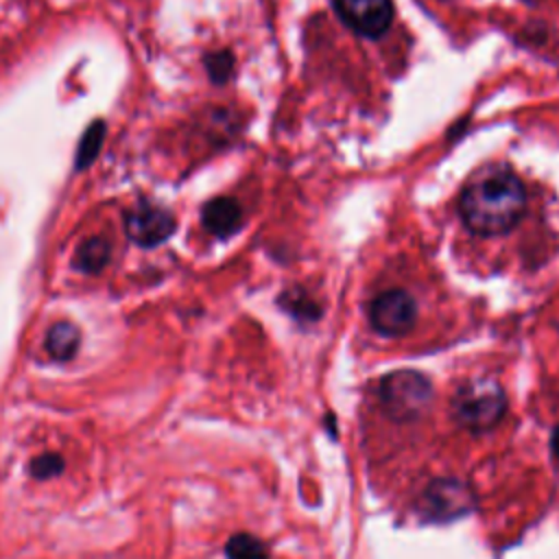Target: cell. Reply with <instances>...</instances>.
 I'll use <instances>...</instances> for the list:
<instances>
[{"mask_svg":"<svg viewBox=\"0 0 559 559\" xmlns=\"http://www.w3.org/2000/svg\"><path fill=\"white\" fill-rule=\"evenodd\" d=\"M526 207V190L511 170H489L474 179L459 199L465 227L480 236L509 231Z\"/></svg>","mask_w":559,"mask_h":559,"instance_id":"obj_1","label":"cell"},{"mask_svg":"<svg viewBox=\"0 0 559 559\" xmlns=\"http://www.w3.org/2000/svg\"><path fill=\"white\" fill-rule=\"evenodd\" d=\"M378 397L386 415L395 421H411L421 417L432 400L430 380L413 369L386 373L378 384Z\"/></svg>","mask_w":559,"mask_h":559,"instance_id":"obj_2","label":"cell"},{"mask_svg":"<svg viewBox=\"0 0 559 559\" xmlns=\"http://www.w3.org/2000/svg\"><path fill=\"white\" fill-rule=\"evenodd\" d=\"M452 408L465 428L487 430L502 419L507 411V395L493 380H472L459 389Z\"/></svg>","mask_w":559,"mask_h":559,"instance_id":"obj_3","label":"cell"},{"mask_svg":"<svg viewBox=\"0 0 559 559\" xmlns=\"http://www.w3.org/2000/svg\"><path fill=\"white\" fill-rule=\"evenodd\" d=\"M417 319L415 299L402 290H384L369 306V321L373 330L382 336H402L406 334Z\"/></svg>","mask_w":559,"mask_h":559,"instance_id":"obj_4","label":"cell"},{"mask_svg":"<svg viewBox=\"0 0 559 559\" xmlns=\"http://www.w3.org/2000/svg\"><path fill=\"white\" fill-rule=\"evenodd\" d=\"M124 229L135 245L157 247L170 238L177 229V221L166 207L140 201L124 214Z\"/></svg>","mask_w":559,"mask_h":559,"instance_id":"obj_5","label":"cell"},{"mask_svg":"<svg viewBox=\"0 0 559 559\" xmlns=\"http://www.w3.org/2000/svg\"><path fill=\"white\" fill-rule=\"evenodd\" d=\"M474 504L472 489L456 478L432 480L419 502L424 518L428 520H452L467 513Z\"/></svg>","mask_w":559,"mask_h":559,"instance_id":"obj_6","label":"cell"},{"mask_svg":"<svg viewBox=\"0 0 559 559\" xmlns=\"http://www.w3.org/2000/svg\"><path fill=\"white\" fill-rule=\"evenodd\" d=\"M343 22L362 37H380L393 20L391 0H334Z\"/></svg>","mask_w":559,"mask_h":559,"instance_id":"obj_7","label":"cell"},{"mask_svg":"<svg viewBox=\"0 0 559 559\" xmlns=\"http://www.w3.org/2000/svg\"><path fill=\"white\" fill-rule=\"evenodd\" d=\"M201 223L203 227L218 238H227L242 225V210L238 201L229 197H216L210 199L201 210Z\"/></svg>","mask_w":559,"mask_h":559,"instance_id":"obj_8","label":"cell"},{"mask_svg":"<svg viewBox=\"0 0 559 559\" xmlns=\"http://www.w3.org/2000/svg\"><path fill=\"white\" fill-rule=\"evenodd\" d=\"M109 258H111V242L105 236H92V238H85L76 247L74 266L81 273L96 275V273H100L107 266Z\"/></svg>","mask_w":559,"mask_h":559,"instance_id":"obj_9","label":"cell"},{"mask_svg":"<svg viewBox=\"0 0 559 559\" xmlns=\"http://www.w3.org/2000/svg\"><path fill=\"white\" fill-rule=\"evenodd\" d=\"M81 345V332L70 321H57L50 325L46 334V349L55 360H70L74 358L76 349Z\"/></svg>","mask_w":559,"mask_h":559,"instance_id":"obj_10","label":"cell"},{"mask_svg":"<svg viewBox=\"0 0 559 559\" xmlns=\"http://www.w3.org/2000/svg\"><path fill=\"white\" fill-rule=\"evenodd\" d=\"M103 140H105V122L103 120H94L81 142H79V148H76V157H74V166L76 170H85L92 166V162L98 157L100 153V146H103Z\"/></svg>","mask_w":559,"mask_h":559,"instance_id":"obj_11","label":"cell"},{"mask_svg":"<svg viewBox=\"0 0 559 559\" xmlns=\"http://www.w3.org/2000/svg\"><path fill=\"white\" fill-rule=\"evenodd\" d=\"M225 557L227 559H266V548L258 537L249 533H238L229 537L225 546Z\"/></svg>","mask_w":559,"mask_h":559,"instance_id":"obj_12","label":"cell"},{"mask_svg":"<svg viewBox=\"0 0 559 559\" xmlns=\"http://www.w3.org/2000/svg\"><path fill=\"white\" fill-rule=\"evenodd\" d=\"M280 304H282V308L286 312H290L299 321H314L319 317V312H321L319 306L306 293H299V290H286L280 297Z\"/></svg>","mask_w":559,"mask_h":559,"instance_id":"obj_13","label":"cell"},{"mask_svg":"<svg viewBox=\"0 0 559 559\" xmlns=\"http://www.w3.org/2000/svg\"><path fill=\"white\" fill-rule=\"evenodd\" d=\"M205 70L207 76L212 79V83L223 85L229 81V76L234 74V57L229 50H214L210 55H205Z\"/></svg>","mask_w":559,"mask_h":559,"instance_id":"obj_14","label":"cell"},{"mask_svg":"<svg viewBox=\"0 0 559 559\" xmlns=\"http://www.w3.org/2000/svg\"><path fill=\"white\" fill-rule=\"evenodd\" d=\"M63 465L66 461L55 454V452H46V454H39L35 456L31 463H28V474L37 480H46V478H52V476H59L63 472Z\"/></svg>","mask_w":559,"mask_h":559,"instance_id":"obj_15","label":"cell"},{"mask_svg":"<svg viewBox=\"0 0 559 559\" xmlns=\"http://www.w3.org/2000/svg\"><path fill=\"white\" fill-rule=\"evenodd\" d=\"M550 445H552V452H555V456L559 459V426H557V428H555V432H552Z\"/></svg>","mask_w":559,"mask_h":559,"instance_id":"obj_16","label":"cell"},{"mask_svg":"<svg viewBox=\"0 0 559 559\" xmlns=\"http://www.w3.org/2000/svg\"><path fill=\"white\" fill-rule=\"evenodd\" d=\"M524 2H537V0H524Z\"/></svg>","mask_w":559,"mask_h":559,"instance_id":"obj_17","label":"cell"}]
</instances>
